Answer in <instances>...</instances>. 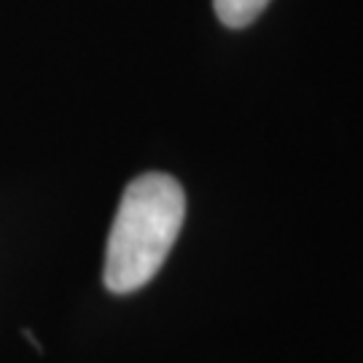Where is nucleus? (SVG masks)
Here are the masks:
<instances>
[{
	"mask_svg": "<svg viewBox=\"0 0 363 363\" xmlns=\"http://www.w3.org/2000/svg\"><path fill=\"white\" fill-rule=\"evenodd\" d=\"M186 216L181 183L164 172H145L124 189L105 250V286L132 294L162 269Z\"/></svg>",
	"mask_w": 363,
	"mask_h": 363,
	"instance_id": "obj_1",
	"label": "nucleus"
},
{
	"mask_svg": "<svg viewBox=\"0 0 363 363\" xmlns=\"http://www.w3.org/2000/svg\"><path fill=\"white\" fill-rule=\"evenodd\" d=\"M267 6H269V0H213L218 19L232 30L253 25Z\"/></svg>",
	"mask_w": 363,
	"mask_h": 363,
	"instance_id": "obj_2",
	"label": "nucleus"
}]
</instances>
